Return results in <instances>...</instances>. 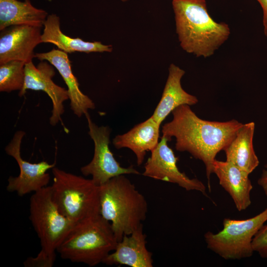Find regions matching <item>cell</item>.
Wrapping results in <instances>:
<instances>
[{
	"label": "cell",
	"instance_id": "cell-22",
	"mask_svg": "<svg viewBox=\"0 0 267 267\" xmlns=\"http://www.w3.org/2000/svg\"><path fill=\"white\" fill-rule=\"evenodd\" d=\"M252 247L261 258H267V224H264L255 234Z\"/></svg>",
	"mask_w": 267,
	"mask_h": 267
},
{
	"label": "cell",
	"instance_id": "cell-18",
	"mask_svg": "<svg viewBox=\"0 0 267 267\" xmlns=\"http://www.w3.org/2000/svg\"><path fill=\"white\" fill-rule=\"evenodd\" d=\"M255 127L253 122L243 124L223 150L226 161L233 164L249 175L259 164L253 146Z\"/></svg>",
	"mask_w": 267,
	"mask_h": 267
},
{
	"label": "cell",
	"instance_id": "cell-23",
	"mask_svg": "<svg viewBox=\"0 0 267 267\" xmlns=\"http://www.w3.org/2000/svg\"><path fill=\"white\" fill-rule=\"evenodd\" d=\"M261 177L258 180V184L262 187L265 195L267 197V164L265 165Z\"/></svg>",
	"mask_w": 267,
	"mask_h": 267
},
{
	"label": "cell",
	"instance_id": "cell-10",
	"mask_svg": "<svg viewBox=\"0 0 267 267\" xmlns=\"http://www.w3.org/2000/svg\"><path fill=\"white\" fill-rule=\"evenodd\" d=\"M170 140L162 136L155 149L151 151L142 175L155 179L178 184L187 191L195 190L207 196L206 187L197 178H191L181 172L177 166L178 158L168 146Z\"/></svg>",
	"mask_w": 267,
	"mask_h": 267
},
{
	"label": "cell",
	"instance_id": "cell-1",
	"mask_svg": "<svg viewBox=\"0 0 267 267\" xmlns=\"http://www.w3.org/2000/svg\"><path fill=\"white\" fill-rule=\"evenodd\" d=\"M172 114V120L162 126V136L170 140L174 137L177 150L188 152L203 162L210 190L216 156L230 143L243 124L234 119L226 122L203 120L188 105L178 106Z\"/></svg>",
	"mask_w": 267,
	"mask_h": 267
},
{
	"label": "cell",
	"instance_id": "cell-13",
	"mask_svg": "<svg viewBox=\"0 0 267 267\" xmlns=\"http://www.w3.org/2000/svg\"><path fill=\"white\" fill-rule=\"evenodd\" d=\"M146 238L141 224L130 234L125 235L102 263L132 267H152V253L146 247Z\"/></svg>",
	"mask_w": 267,
	"mask_h": 267
},
{
	"label": "cell",
	"instance_id": "cell-11",
	"mask_svg": "<svg viewBox=\"0 0 267 267\" xmlns=\"http://www.w3.org/2000/svg\"><path fill=\"white\" fill-rule=\"evenodd\" d=\"M54 66L46 61H41L37 66L32 61L25 63V79L19 96H23L27 90H42L51 99L52 103L49 123L55 126L61 121L64 112L63 102L69 99L68 90L55 84L52 78L55 74Z\"/></svg>",
	"mask_w": 267,
	"mask_h": 267
},
{
	"label": "cell",
	"instance_id": "cell-20",
	"mask_svg": "<svg viewBox=\"0 0 267 267\" xmlns=\"http://www.w3.org/2000/svg\"><path fill=\"white\" fill-rule=\"evenodd\" d=\"M47 16L46 11L34 7L30 0H0V31L18 25L42 28Z\"/></svg>",
	"mask_w": 267,
	"mask_h": 267
},
{
	"label": "cell",
	"instance_id": "cell-17",
	"mask_svg": "<svg viewBox=\"0 0 267 267\" xmlns=\"http://www.w3.org/2000/svg\"><path fill=\"white\" fill-rule=\"evenodd\" d=\"M185 71L174 63L169 67V74L161 99L151 117L159 125L176 108L182 105L197 104V98L185 91L181 80Z\"/></svg>",
	"mask_w": 267,
	"mask_h": 267
},
{
	"label": "cell",
	"instance_id": "cell-19",
	"mask_svg": "<svg viewBox=\"0 0 267 267\" xmlns=\"http://www.w3.org/2000/svg\"><path fill=\"white\" fill-rule=\"evenodd\" d=\"M44 26L42 42L51 43L67 53L76 51L110 52L113 50L111 45L103 44L99 42H86L79 38H73L65 35L60 29L59 17L55 14L47 16Z\"/></svg>",
	"mask_w": 267,
	"mask_h": 267
},
{
	"label": "cell",
	"instance_id": "cell-21",
	"mask_svg": "<svg viewBox=\"0 0 267 267\" xmlns=\"http://www.w3.org/2000/svg\"><path fill=\"white\" fill-rule=\"evenodd\" d=\"M25 63L11 60L0 64V91L9 92L21 90L25 79Z\"/></svg>",
	"mask_w": 267,
	"mask_h": 267
},
{
	"label": "cell",
	"instance_id": "cell-15",
	"mask_svg": "<svg viewBox=\"0 0 267 267\" xmlns=\"http://www.w3.org/2000/svg\"><path fill=\"white\" fill-rule=\"evenodd\" d=\"M213 173L220 185L231 196L238 211L245 210L250 206L253 185L249 174L229 162L216 159L213 163Z\"/></svg>",
	"mask_w": 267,
	"mask_h": 267
},
{
	"label": "cell",
	"instance_id": "cell-25",
	"mask_svg": "<svg viewBox=\"0 0 267 267\" xmlns=\"http://www.w3.org/2000/svg\"><path fill=\"white\" fill-rule=\"evenodd\" d=\"M122 0V1H126V0Z\"/></svg>",
	"mask_w": 267,
	"mask_h": 267
},
{
	"label": "cell",
	"instance_id": "cell-5",
	"mask_svg": "<svg viewBox=\"0 0 267 267\" xmlns=\"http://www.w3.org/2000/svg\"><path fill=\"white\" fill-rule=\"evenodd\" d=\"M118 242L110 222L98 215L76 223L57 252L63 259L94 267L103 263Z\"/></svg>",
	"mask_w": 267,
	"mask_h": 267
},
{
	"label": "cell",
	"instance_id": "cell-4",
	"mask_svg": "<svg viewBox=\"0 0 267 267\" xmlns=\"http://www.w3.org/2000/svg\"><path fill=\"white\" fill-rule=\"evenodd\" d=\"M99 214L110 222L118 241L146 219V200L124 175L99 185Z\"/></svg>",
	"mask_w": 267,
	"mask_h": 267
},
{
	"label": "cell",
	"instance_id": "cell-14",
	"mask_svg": "<svg viewBox=\"0 0 267 267\" xmlns=\"http://www.w3.org/2000/svg\"><path fill=\"white\" fill-rule=\"evenodd\" d=\"M35 57L41 61H48L58 70L67 86L70 107L75 115L81 117L87 114L89 110L95 108L93 101L80 90L67 53L53 48L47 52L36 53Z\"/></svg>",
	"mask_w": 267,
	"mask_h": 267
},
{
	"label": "cell",
	"instance_id": "cell-8",
	"mask_svg": "<svg viewBox=\"0 0 267 267\" xmlns=\"http://www.w3.org/2000/svg\"><path fill=\"white\" fill-rule=\"evenodd\" d=\"M85 116L89 134L94 142V149L91 161L81 167L82 174L85 176H90L92 180L98 186L120 175L139 174L133 166L123 167L115 158L109 148L111 131L109 127H99L92 122L88 113Z\"/></svg>",
	"mask_w": 267,
	"mask_h": 267
},
{
	"label": "cell",
	"instance_id": "cell-16",
	"mask_svg": "<svg viewBox=\"0 0 267 267\" xmlns=\"http://www.w3.org/2000/svg\"><path fill=\"white\" fill-rule=\"evenodd\" d=\"M160 125L151 116L128 132L116 135L113 139L114 147L119 149L128 148L135 154L136 163L141 165L147 151L156 148L159 142Z\"/></svg>",
	"mask_w": 267,
	"mask_h": 267
},
{
	"label": "cell",
	"instance_id": "cell-7",
	"mask_svg": "<svg viewBox=\"0 0 267 267\" xmlns=\"http://www.w3.org/2000/svg\"><path fill=\"white\" fill-rule=\"evenodd\" d=\"M267 221V207L257 215L245 220L224 218L223 228L218 233L204 234L207 248L225 260L251 257L254 252L253 239Z\"/></svg>",
	"mask_w": 267,
	"mask_h": 267
},
{
	"label": "cell",
	"instance_id": "cell-6",
	"mask_svg": "<svg viewBox=\"0 0 267 267\" xmlns=\"http://www.w3.org/2000/svg\"><path fill=\"white\" fill-rule=\"evenodd\" d=\"M52 199L60 212L76 223L99 214V186L91 179L52 169Z\"/></svg>",
	"mask_w": 267,
	"mask_h": 267
},
{
	"label": "cell",
	"instance_id": "cell-9",
	"mask_svg": "<svg viewBox=\"0 0 267 267\" xmlns=\"http://www.w3.org/2000/svg\"><path fill=\"white\" fill-rule=\"evenodd\" d=\"M25 133L16 132L10 142L5 148L7 154L16 161L20 169L18 176H10L8 178L6 189L15 192L19 196L35 192L48 186L50 175L47 171L55 167V163L49 164L46 161L32 163L24 160L21 155V145Z\"/></svg>",
	"mask_w": 267,
	"mask_h": 267
},
{
	"label": "cell",
	"instance_id": "cell-2",
	"mask_svg": "<svg viewBox=\"0 0 267 267\" xmlns=\"http://www.w3.org/2000/svg\"><path fill=\"white\" fill-rule=\"evenodd\" d=\"M176 32L186 52L207 58L228 39L230 30L208 13L206 0H173Z\"/></svg>",
	"mask_w": 267,
	"mask_h": 267
},
{
	"label": "cell",
	"instance_id": "cell-12",
	"mask_svg": "<svg viewBox=\"0 0 267 267\" xmlns=\"http://www.w3.org/2000/svg\"><path fill=\"white\" fill-rule=\"evenodd\" d=\"M41 27L28 25L8 27L0 31V64L11 60L32 61L35 47L42 43Z\"/></svg>",
	"mask_w": 267,
	"mask_h": 267
},
{
	"label": "cell",
	"instance_id": "cell-24",
	"mask_svg": "<svg viewBox=\"0 0 267 267\" xmlns=\"http://www.w3.org/2000/svg\"><path fill=\"white\" fill-rule=\"evenodd\" d=\"M263 11V25L265 35L267 37V0H256Z\"/></svg>",
	"mask_w": 267,
	"mask_h": 267
},
{
	"label": "cell",
	"instance_id": "cell-3",
	"mask_svg": "<svg viewBox=\"0 0 267 267\" xmlns=\"http://www.w3.org/2000/svg\"><path fill=\"white\" fill-rule=\"evenodd\" d=\"M29 219L41 249L24 262L25 267H51L57 249L76 223L62 214L54 203L50 186L34 192L30 199Z\"/></svg>",
	"mask_w": 267,
	"mask_h": 267
}]
</instances>
